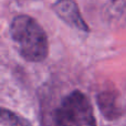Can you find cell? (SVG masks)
Here are the masks:
<instances>
[{
  "label": "cell",
  "instance_id": "6da1fadb",
  "mask_svg": "<svg viewBox=\"0 0 126 126\" xmlns=\"http://www.w3.org/2000/svg\"><path fill=\"white\" fill-rule=\"evenodd\" d=\"M10 34L18 52L29 62H41L49 53V42L42 27L26 15L17 16L10 26Z\"/></svg>",
  "mask_w": 126,
  "mask_h": 126
},
{
  "label": "cell",
  "instance_id": "7a4b0ae2",
  "mask_svg": "<svg viewBox=\"0 0 126 126\" xmlns=\"http://www.w3.org/2000/svg\"><path fill=\"white\" fill-rule=\"evenodd\" d=\"M90 100L80 91H73L62 100L55 114L54 126H95Z\"/></svg>",
  "mask_w": 126,
  "mask_h": 126
},
{
  "label": "cell",
  "instance_id": "3957f363",
  "mask_svg": "<svg viewBox=\"0 0 126 126\" xmlns=\"http://www.w3.org/2000/svg\"><path fill=\"white\" fill-rule=\"evenodd\" d=\"M53 10L60 18L71 27L81 31H89V27L83 20L76 3L73 0H58L53 4Z\"/></svg>",
  "mask_w": 126,
  "mask_h": 126
},
{
  "label": "cell",
  "instance_id": "277c9868",
  "mask_svg": "<svg viewBox=\"0 0 126 126\" xmlns=\"http://www.w3.org/2000/svg\"><path fill=\"white\" fill-rule=\"evenodd\" d=\"M103 17L111 27H124L126 24V0H110L103 9Z\"/></svg>",
  "mask_w": 126,
  "mask_h": 126
},
{
  "label": "cell",
  "instance_id": "8992f818",
  "mask_svg": "<svg viewBox=\"0 0 126 126\" xmlns=\"http://www.w3.org/2000/svg\"><path fill=\"white\" fill-rule=\"evenodd\" d=\"M0 126H31V124L18 114L0 107Z\"/></svg>",
  "mask_w": 126,
  "mask_h": 126
},
{
  "label": "cell",
  "instance_id": "5b68a950",
  "mask_svg": "<svg viewBox=\"0 0 126 126\" xmlns=\"http://www.w3.org/2000/svg\"><path fill=\"white\" fill-rule=\"evenodd\" d=\"M97 105L101 113L107 120H116L122 115V107L117 94L113 91H104L97 95Z\"/></svg>",
  "mask_w": 126,
  "mask_h": 126
},
{
  "label": "cell",
  "instance_id": "52a82bcc",
  "mask_svg": "<svg viewBox=\"0 0 126 126\" xmlns=\"http://www.w3.org/2000/svg\"><path fill=\"white\" fill-rule=\"evenodd\" d=\"M31 1H35V0H31Z\"/></svg>",
  "mask_w": 126,
  "mask_h": 126
}]
</instances>
